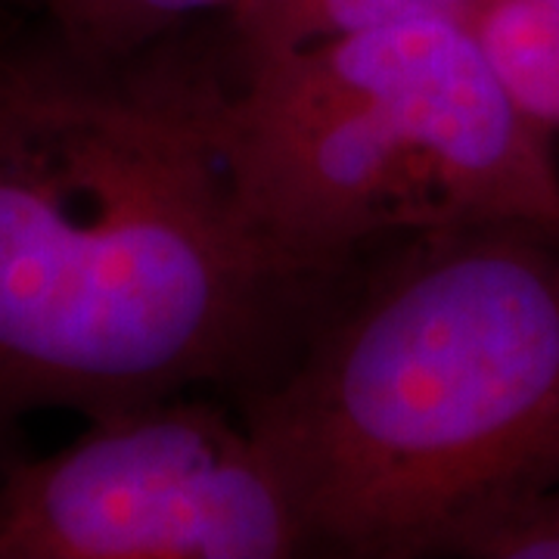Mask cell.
<instances>
[{
    "instance_id": "cell-10",
    "label": "cell",
    "mask_w": 559,
    "mask_h": 559,
    "mask_svg": "<svg viewBox=\"0 0 559 559\" xmlns=\"http://www.w3.org/2000/svg\"><path fill=\"white\" fill-rule=\"evenodd\" d=\"M557 240H559V234H557Z\"/></svg>"
},
{
    "instance_id": "cell-9",
    "label": "cell",
    "mask_w": 559,
    "mask_h": 559,
    "mask_svg": "<svg viewBox=\"0 0 559 559\" xmlns=\"http://www.w3.org/2000/svg\"><path fill=\"white\" fill-rule=\"evenodd\" d=\"M476 3V0H473ZM522 3H540V7H559V0H522Z\"/></svg>"
},
{
    "instance_id": "cell-4",
    "label": "cell",
    "mask_w": 559,
    "mask_h": 559,
    "mask_svg": "<svg viewBox=\"0 0 559 559\" xmlns=\"http://www.w3.org/2000/svg\"><path fill=\"white\" fill-rule=\"evenodd\" d=\"M0 476V559H289L314 554L246 419L180 392L87 419Z\"/></svg>"
},
{
    "instance_id": "cell-6",
    "label": "cell",
    "mask_w": 559,
    "mask_h": 559,
    "mask_svg": "<svg viewBox=\"0 0 559 559\" xmlns=\"http://www.w3.org/2000/svg\"><path fill=\"white\" fill-rule=\"evenodd\" d=\"M463 22L510 100L544 134L559 131V7L476 0Z\"/></svg>"
},
{
    "instance_id": "cell-2",
    "label": "cell",
    "mask_w": 559,
    "mask_h": 559,
    "mask_svg": "<svg viewBox=\"0 0 559 559\" xmlns=\"http://www.w3.org/2000/svg\"><path fill=\"white\" fill-rule=\"evenodd\" d=\"M385 249L333 286L242 419L314 554L454 557L559 481V240L460 227Z\"/></svg>"
},
{
    "instance_id": "cell-7",
    "label": "cell",
    "mask_w": 559,
    "mask_h": 559,
    "mask_svg": "<svg viewBox=\"0 0 559 559\" xmlns=\"http://www.w3.org/2000/svg\"><path fill=\"white\" fill-rule=\"evenodd\" d=\"M240 0H40L47 25L81 50L134 53L205 20H224Z\"/></svg>"
},
{
    "instance_id": "cell-3",
    "label": "cell",
    "mask_w": 559,
    "mask_h": 559,
    "mask_svg": "<svg viewBox=\"0 0 559 559\" xmlns=\"http://www.w3.org/2000/svg\"><path fill=\"white\" fill-rule=\"evenodd\" d=\"M550 134L469 25L392 22L242 69L234 153L264 230L320 277L370 249L460 227L559 234Z\"/></svg>"
},
{
    "instance_id": "cell-8",
    "label": "cell",
    "mask_w": 559,
    "mask_h": 559,
    "mask_svg": "<svg viewBox=\"0 0 559 559\" xmlns=\"http://www.w3.org/2000/svg\"><path fill=\"white\" fill-rule=\"evenodd\" d=\"M454 557L559 559V481L479 522Z\"/></svg>"
},
{
    "instance_id": "cell-1",
    "label": "cell",
    "mask_w": 559,
    "mask_h": 559,
    "mask_svg": "<svg viewBox=\"0 0 559 559\" xmlns=\"http://www.w3.org/2000/svg\"><path fill=\"white\" fill-rule=\"evenodd\" d=\"M237 47L0 44V436L202 385L255 389L342 277L286 255L234 153ZM246 389V392H249Z\"/></svg>"
},
{
    "instance_id": "cell-5",
    "label": "cell",
    "mask_w": 559,
    "mask_h": 559,
    "mask_svg": "<svg viewBox=\"0 0 559 559\" xmlns=\"http://www.w3.org/2000/svg\"><path fill=\"white\" fill-rule=\"evenodd\" d=\"M469 7L473 0H242L221 22L246 69L305 44L377 25L426 16L463 20Z\"/></svg>"
}]
</instances>
